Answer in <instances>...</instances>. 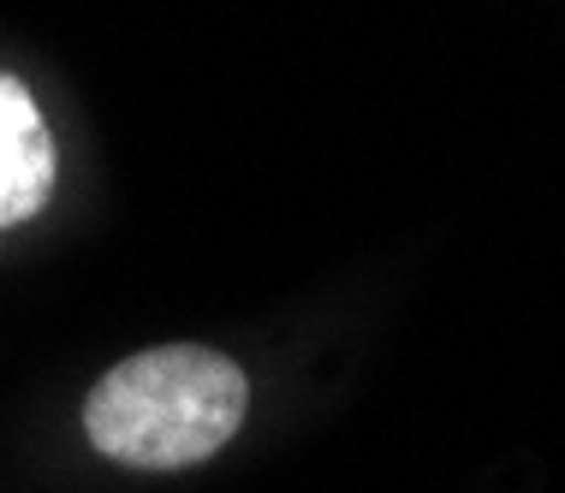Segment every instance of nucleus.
<instances>
[{"instance_id": "f257e3e1", "label": "nucleus", "mask_w": 565, "mask_h": 493, "mask_svg": "<svg viewBox=\"0 0 565 493\" xmlns=\"http://www.w3.org/2000/svg\"><path fill=\"white\" fill-rule=\"evenodd\" d=\"M250 381L209 345H156L114 363L84 405L89 446L126 470H191L238 435Z\"/></svg>"}, {"instance_id": "f03ea898", "label": "nucleus", "mask_w": 565, "mask_h": 493, "mask_svg": "<svg viewBox=\"0 0 565 493\" xmlns=\"http://www.w3.org/2000/svg\"><path fill=\"white\" fill-rule=\"evenodd\" d=\"M54 191V137L36 96L0 72V226L30 221Z\"/></svg>"}]
</instances>
